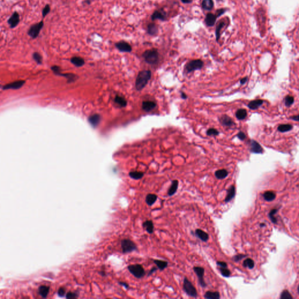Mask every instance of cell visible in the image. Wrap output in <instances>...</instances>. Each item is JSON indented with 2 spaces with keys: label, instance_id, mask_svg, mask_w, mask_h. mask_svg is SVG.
<instances>
[{
  "label": "cell",
  "instance_id": "1",
  "mask_svg": "<svg viewBox=\"0 0 299 299\" xmlns=\"http://www.w3.org/2000/svg\"><path fill=\"white\" fill-rule=\"evenodd\" d=\"M152 72L149 70H144L140 71L136 79V87L137 90H141L147 85L148 81L150 79Z\"/></svg>",
  "mask_w": 299,
  "mask_h": 299
},
{
  "label": "cell",
  "instance_id": "2",
  "mask_svg": "<svg viewBox=\"0 0 299 299\" xmlns=\"http://www.w3.org/2000/svg\"><path fill=\"white\" fill-rule=\"evenodd\" d=\"M227 11L225 8H221L218 9L216 11V14H213L212 13H208L204 19V22L206 25L209 27L213 26L216 22V20L217 18L221 16L223 14L225 13V12Z\"/></svg>",
  "mask_w": 299,
  "mask_h": 299
},
{
  "label": "cell",
  "instance_id": "3",
  "mask_svg": "<svg viewBox=\"0 0 299 299\" xmlns=\"http://www.w3.org/2000/svg\"><path fill=\"white\" fill-rule=\"evenodd\" d=\"M143 57L145 61L150 64H156L159 60V55L156 49H150L146 50L143 54Z\"/></svg>",
  "mask_w": 299,
  "mask_h": 299
},
{
  "label": "cell",
  "instance_id": "4",
  "mask_svg": "<svg viewBox=\"0 0 299 299\" xmlns=\"http://www.w3.org/2000/svg\"><path fill=\"white\" fill-rule=\"evenodd\" d=\"M183 289L186 294L190 297L196 298L198 296L197 291L195 287L186 277H185L184 279Z\"/></svg>",
  "mask_w": 299,
  "mask_h": 299
},
{
  "label": "cell",
  "instance_id": "5",
  "mask_svg": "<svg viewBox=\"0 0 299 299\" xmlns=\"http://www.w3.org/2000/svg\"><path fill=\"white\" fill-rule=\"evenodd\" d=\"M127 269L132 275L138 279L142 278L145 275V272L143 266L140 264L129 265L127 266Z\"/></svg>",
  "mask_w": 299,
  "mask_h": 299
},
{
  "label": "cell",
  "instance_id": "6",
  "mask_svg": "<svg viewBox=\"0 0 299 299\" xmlns=\"http://www.w3.org/2000/svg\"><path fill=\"white\" fill-rule=\"evenodd\" d=\"M121 247L123 254H127L137 250V245L129 239H123L121 241Z\"/></svg>",
  "mask_w": 299,
  "mask_h": 299
},
{
  "label": "cell",
  "instance_id": "7",
  "mask_svg": "<svg viewBox=\"0 0 299 299\" xmlns=\"http://www.w3.org/2000/svg\"><path fill=\"white\" fill-rule=\"evenodd\" d=\"M43 26L44 22L43 21H41L40 22L32 25L28 31V35L33 39H36L39 36Z\"/></svg>",
  "mask_w": 299,
  "mask_h": 299
},
{
  "label": "cell",
  "instance_id": "8",
  "mask_svg": "<svg viewBox=\"0 0 299 299\" xmlns=\"http://www.w3.org/2000/svg\"><path fill=\"white\" fill-rule=\"evenodd\" d=\"M203 61L200 59L193 60L186 64L185 69L188 72H191L195 70H200L203 67Z\"/></svg>",
  "mask_w": 299,
  "mask_h": 299
},
{
  "label": "cell",
  "instance_id": "9",
  "mask_svg": "<svg viewBox=\"0 0 299 299\" xmlns=\"http://www.w3.org/2000/svg\"><path fill=\"white\" fill-rule=\"evenodd\" d=\"M193 270L197 276L200 286L202 287H205L206 286V283L204 282L203 278L204 275V269L200 266H195L193 268Z\"/></svg>",
  "mask_w": 299,
  "mask_h": 299
},
{
  "label": "cell",
  "instance_id": "10",
  "mask_svg": "<svg viewBox=\"0 0 299 299\" xmlns=\"http://www.w3.org/2000/svg\"><path fill=\"white\" fill-rule=\"evenodd\" d=\"M7 22L11 29L15 28L18 25V24L20 22L19 14L17 11H15L9 18Z\"/></svg>",
  "mask_w": 299,
  "mask_h": 299
},
{
  "label": "cell",
  "instance_id": "11",
  "mask_svg": "<svg viewBox=\"0 0 299 299\" xmlns=\"http://www.w3.org/2000/svg\"><path fill=\"white\" fill-rule=\"evenodd\" d=\"M115 46L116 48L122 52H130L132 50L131 45L125 41H120L116 43Z\"/></svg>",
  "mask_w": 299,
  "mask_h": 299
},
{
  "label": "cell",
  "instance_id": "12",
  "mask_svg": "<svg viewBox=\"0 0 299 299\" xmlns=\"http://www.w3.org/2000/svg\"><path fill=\"white\" fill-rule=\"evenodd\" d=\"M250 151L255 154H261L263 153V148L261 145L255 140H250Z\"/></svg>",
  "mask_w": 299,
  "mask_h": 299
},
{
  "label": "cell",
  "instance_id": "13",
  "mask_svg": "<svg viewBox=\"0 0 299 299\" xmlns=\"http://www.w3.org/2000/svg\"><path fill=\"white\" fill-rule=\"evenodd\" d=\"M25 83L24 80H19L8 84L3 87V90H18L21 88Z\"/></svg>",
  "mask_w": 299,
  "mask_h": 299
},
{
  "label": "cell",
  "instance_id": "14",
  "mask_svg": "<svg viewBox=\"0 0 299 299\" xmlns=\"http://www.w3.org/2000/svg\"><path fill=\"white\" fill-rule=\"evenodd\" d=\"M219 121L223 125L225 126H227V127H231V126L234 125V124H235L234 121L232 120V119L226 115H223L220 118Z\"/></svg>",
  "mask_w": 299,
  "mask_h": 299
},
{
  "label": "cell",
  "instance_id": "15",
  "mask_svg": "<svg viewBox=\"0 0 299 299\" xmlns=\"http://www.w3.org/2000/svg\"><path fill=\"white\" fill-rule=\"evenodd\" d=\"M143 227L150 234H152L154 232V223L152 220H146L143 223Z\"/></svg>",
  "mask_w": 299,
  "mask_h": 299
},
{
  "label": "cell",
  "instance_id": "16",
  "mask_svg": "<svg viewBox=\"0 0 299 299\" xmlns=\"http://www.w3.org/2000/svg\"><path fill=\"white\" fill-rule=\"evenodd\" d=\"M167 18L166 14L164 11H156L152 15V21L156 19H160L161 21H165Z\"/></svg>",
  "mask_w": 299,
  "mask_h": 299
},
{
  "label": "cell",
  "instance_id": "17",
  "mask_svg": "<svg viewBox=\"0 0 299 299\" xmlns=\"http://www.w3.org/2000/svg\"><path fill=\"white\" fill-rule=\"evenodd\" d=\"M195 235L203 242H207L209 239V236L208 234L199 229H197L195 230Z\"/></svg>",
  "mask_w": 299,
  "mask_h": 299
},
{
  "label": "cell",
  "instance_id": "18",
  "mask_svg": "<svg viewBox=\"0 0 299 299\" xmlns=\"http://www.w3.org/2000/svg\"><path fill=\"white\" fill-rule=\"evenodd\" d=\"M156 106V104L153 101H144L142 104V108L144 111L146 112H150L155 108Z\"/></svg>",
  "mask_w": 299,
  "mask_h": 299
},
{
  "label": "cell",
  "instance_id": "19",
  "mask_svg": "<svg viewBox=\"0 0 299 299\" xmlns=\"http://www.w3.org/2000/svg\"><path fill=\"white\" fill-rule=\"evenodd\" d=\"M235 195H236V188L234 185H232L227 190V196H226L225 199H224V202H225L226 203H228V202H230L235 197Z\"/></svg>",
  "mask_w": 299,
  "mask_h": 299
},
{
  "label": "cell",
  "instance_id": "20",
  "mask_svg": "<svg viewBox=\"0 0 299 299\" xmlns=\"http://www.w3.org/2000/svg\"><path fill=\"white\" fill-rule=\"evenodd\" d=\"M158 196L156 194L149 193L145 197V202L149 206L153 205L157 201Z\"/></svg>",
  "mask_w": 299,
  "mask_h": 299
},
{
  "label": "cell",
  "instance_id": "21",
  "mask_svg": "<svg viewBox=\"0 0 299 299\" xmlns=\"http://www.w3.org/2000/svg\"><path fill=\"white\" fill-rule=\"evenodd\" d=\"M225 25H226L225 21H224L223 20H221L220 22H219L218 24L216 26L215 35H216V39L217 42H218L219 40L220 36H221V31Z\"/></svg>",
  "mask_w": 299,
  "mask_h": 299
},
{
  "label": "cell",
  "instance_id": "22",
  "mask_svg": "<svg viewBox=\"0 0 299 299\" xmlns=\"http://www.w3.org/2000/svg\"><path fill=\"white\" fill-rule=\"evenodd\" d=\"M101 120V116L98 114H94L93 115H91L88 118V121L93 126V127H97Z\"/></svg>",
  "mask_w": 299,
  "mask_h": 299
},
{
  "label": "cell",
  "instance_id": "23",
  "mask_svg": "<svg viewBox=\"0 0 299 299\" xmlns=\"http://www.w3.org/2000/svg\"><path fill=\"white\" fill-rule=\"evenodd\" d=\"M263 103L264 101L262 99H255L250 102L248 104V107L251 109L255 110L259 108L263 104Z\"/></svg>",
  "mask_w": 299,
  "mask_h": 299
},
{
  "label": "cell",
  "instance_id": "24",
  "mask_svg": "<svg viewBox=\"0 0 299 299\" xmlns=\"http://www.w3.org/2000/svg\"><path fill=\"white\" fill-rule=\"evenodd\" d=\"M178 184L179 182L177 180H174L172 181L171 185L168 191V195L169 196H173L177 192L178 187Z\"/></svg>",
  "mask_w": 299,
  "mask_h": 299
},
{
  "label": "cell",
  "instance_id": "25",
  "mask_svg": "<svg viewBox=\"0 0 299 299\" xmlns=\"http://www.w3.org/2000/svg\"><path fill=\"white\" fill-rule=\"evenodd\" d=\"M214 7L213 0H203L202 2V8L206 11H211Z\"/></svg>",
  "mask_w": 299,
  "mask_h": 299
},
{
  "label": "cell",
  "instance_id": "26",
  "mask_svg": "<svg viewBox=\"0 0 299 299\" xmlns=\"http://www.w3.org/2000/svg\"><path fill=\"white\" fill-rule=\"evenodd\" d=\"M204 297L207 299H219L220 294L218 291H207L205 293Z\"/></svg>",
  "mask_w": 299,
  "mask_h": 299
},
{
  "label": "cell",
  "instance_id": "27",
  "mask_svg": "<svg viewBox=\"0 0 299 299\" xmlns=\"http://www.w3.org/2000/svg\"><path fill=\"white\" fill-rule=\"evenodd\" d=\"M153 262L156 264L157 268L161 271L164 270L165 268H167L168 264V262L167 261L159 259H153Z\"/></svg>",
  "mask_w": 299,
  "mask_h": 299
},
{
  "label": "cell",
  "instance_id": "28",
  "mask_svg": "<svg viewBox=\"0 0 299 299\" xmlns=\"http://www.w3.org/2000/svg\"><path fill=\"white\" fill-rule=\"evenodd\" d=\"M158 32V28L156 24L151 23L147 26V33L150 35H155Z\"/></svg>",
  "mask_w": 299,
  "mask_h": 299
},
{
  "label": "cell",
  "instance_id": "29",
  "mask_svg": "<svg viewBox=\"0 0 299 299\" xmlns=\"http://www.w3.org/2000/svg\"><path fill=\"white\" fill-rule=\"evenodd\" d=\"M229 172L225 169H222L217 170L215 172V177L218 179H223L228 176Z\"/></svg>",
  "mask_w": 299,
  "mask_h": 299
},
{
  "label": "cell",
  "instance_id": "30",
  "mask_svg": "<svg viewBox=\"0 0 299 299\" xmlns=\"http://www.w3.org/2000/svg\"><path fill=\"white\" fill-rule=\"evenodd\" d=\"M71 62L77 67H81L84 63V60L80 57H73L71 58Z\"/></svg>",
  "mask_w": 299,
  "mask_h": 299
},
{
  "label": "cell",
  "instance_id": "31",
  "mask_svg": "<svg viewBox=\"0 0 299 299\" xmlns=\"http://www.w3.org/2000/svg\"><path fill=\"white\" fill-rule=\"evenodd\" d=\"M264 199L267 202H272L276 198V193L273 191H266L263 195Z\"/></svg>",
  "mask_w": 299,
  "mask_h": 299
},
{
  "label": "cell",
  "instance_id": "32",
  "mask_svg": "<svg viewBox=\"0 0 299 299\" xmlns=\"http://www.w3.org/2000/svg\"><path fill=\"white\" fill-rule=\"evenodd\" d=\"M247 116V112L244 109H240L236 113V116L239 120H243Z\"/></svg>",
  "mask_w": 299,
  "mask_h": 299
},
{
  "label": "cell",
  "instance_id": "33",
  "mask_svg": "<svg viewBox=\"0 0 299 299\" xmlns=\"http://www.w3.org/2000/svg\"><path fill=\"white\" fill-rule=\"evenodd\" d=\"M293 129V126L290 124H283L278 126L277 130L280 132L284 133L291 130Z\"/></svg>",
  "mask_w": 299,
  "mask_h": 299
},
{
  "label": "cell",
  "instance_id": "34",
  "mask_svg": "<svg viewBox=\"0 0 299 299\" xmlns=\"http://www.w3.org/2000/svg\"><path fill=\"white\" fill-rule=\"evenodd\" d=\"M129 176L131 178L133 179L138 180L143 178V177L144 176V173L138 171H132L129 173Z\"/></svg>",
  "mask_w": 299,
  "mask_h": 299
},
{
  "label": "cell",
  "instance_id": "35",
  "mask_svg": "<svg viewBox=\"0 0 299 299\" xmlns=\"http://www.w3.org/2000/svg\"><path fill=\"white\" fill-rule=\"evenodd\" d=\"M243 266L245 268H248L250 269H252L254 268L255 263L252 259L247 258L244 261L243 263Z\"/></svg>",
  "mask_w": 299,
  "mask_h": 299
},
{
  "label": "cell",
  "instance_id": "36",
  "mask_svg": "<svg viewBox=\"0 0 299 299\" xmlns=\"http://www.w3.org/2000/svg\"><path fill=\"white\" fill-rule=\"evenodd\" d=\"M277 212V209H272L270 211V212L269 213V214H268V216H269V217L270 218V220L273 224H277V220L276 217L275 216Z\"/></svg>",
  "mask_w": 299,
  "mask_h": 299
},
{
  "label": "cell",
  "instance_id": "37",
  "mask_svg": "<svg viewBox=\"0 0 299 299\" xmlns=\"http://www.w3.org/2000/svg\"><path fill=\"white\" fill-rule=\"evenodd\" d=\"M115 101L116 103H117L118 105H119L122 107L126 106V105H127V102H126V99L123 97H120V96H116L115 97Z\"/></svg>",
  "mask_w": 299,
  "mask_h": 299
},
{
  "label": "cell",
  "instance_id": "38",
  "mask_svg": "<svg viewBox=\"0 0 299 299\" xmlns=\"http://www.w3.org/2000/svg\"><path fill=\"white\" fill-rule=\"evenodd\" d=\"M49 292V287L42 286L39 288V293L43 297H46Z\"/></svg>",
  "mask_w": 299,
  "mask_h": 299
},
{
  "label": "cell",
  "instance_id": "39",
  "mask_svg": "<svg viewBox=\"0 0 299 299\" xmlns=\"http://www.w3.org/2000/svg\"><path fill=\"white\" fill-rule=\"evenodd\" d=\"M32 57L38 64H41L42 63V57L38 52H34L32 54Z\"/></svg>",
  "mask_w": 299,
  "mask_h": 299
},
{
  "label": "cell",
  "instance_id": "40",
  "mask_svg": "<svg viewBox=\"0 0 299 299\" xmlns=\"http://www.w3.org/2000/svg\"><path fill=\"white\" fill-rule=\"evenodd\" d=\"M280 299H293V297L287 290H284L280 294Z\"/></svg>",
  "mask_w": 299,
  "mask_h": 299
},
{
  "label": "cell",
  "instance_id": "41",
  "mask_svg": "<svg viewBox=\"0 0 299 299\" xmlns=\"http://www.w3.org/2000/svg\"><path fill=\"white\" fill-rule=\"evenodd\" d=\"M220 272L223 276L226 277H229L231 275V272L227 268H220Z\"/></svg>",
  "mask_w": 299,
  "mask_h": 299
},
{
  "label": "cell",
  "instance_id": "42",
  "mask_svg": "<svg viewBox=\"0 0 299 299\" xmlns=\"http://www.w3.org/2000/svg\"><path fill=\"white\" fill-rule=\"evenodd\" d=\"M294 103V98L291 96L287 95L284 98V104L286 106H290Z\"/></svg>",
  "mask_w": 299,
  "mask_h": 299
},
{
  "label": "cell",
  "instance_id": "43",
  "mask_svg": "<svg viewBox=\"0 0 299 299\" xmlns=\"http://www.w3.org/2000/svg\"><path fill=\"white\" fill-rule=\"evenodd\" d=\"M79 297V294L77 293L76 292H72L69 291L65 294V297L67 299H74V298H77Z\"/></svg>",
  "mask_w": 299,
  "mask_h": 299
},
{
  "label": "cell",
  "instance_id": "44",
  "mask_svg": "<svg viewBox=\"0 0 299 299\" xmlns=\"http://www.w3.org/2000/svg\"><path fill=\"white\" fill-rule=\"evenodd\" d=\"M207 136H217L219 134V131L214 128H210L207 131Z\"/></svg>",
  "mask_w": 299,
  "mask_h": 299
},
{
  "label": "cell",
  "instance_id": "45",
  "mask_svg": "<svg viewBox=\"0 0 299 299\" xmlns=\"http://www.w3.org/2000/svg\"><path fill=\"white\" fill-rule=\"evenodd\" d=\"M50 11V6L49 4H46L42 10V17L45 18Z\"/></svg>",
  "mask_w": 299,
  "mask_h": 299
},
{
  "label": "cell",
  "instance_id": "46",
  "mask_svg": "<svg viewBox=\"0 0 299 299\" xmlns=\"http://www.w3.org/2000/svg\"><path fill=\"white\" fill-rule=\"evenodd\" d=\"M247 255H244V254H238V255H236L235 256L233 257V260L236 262H237L240 261H241L242 259H243L244 258L246 257Z\"/></svg>",
  "mask_w": 299,
  "mask_h": 299
},
{
  "label": "cell",
  "instance_id": "47",
  "mask_svg": "<svg viewBox=\"0 0 299 299\" xmlns=\"http://www.w3.org/2000/svg\"><path fill=\"white\" fill-rule=\"evenodd\" d=\"M52 71L57 75H60V68L57 65H54L51 67Z\"/></svg>",
  "mask_w": 299,
  "mask_h": 299
},
{
  "label": "cell",
  "instance_id": "48",
  "mask_svg": "<svg viewBox=\"0 0 299 299\" xmlns=\"http://www.w3.org/2000/svg\"><path fill=\"white\" fill-rule=\"evenodd\" d=\"M57 294L60 297H64L65 295V289L64 287H60L58 290Z\"/></svg>",
  "mask_w": 299,
  "mask_h": 299
},
{
  "label": "cell",
  "instance_id": "49",
  "mask_svg": "<svg viewBox=\"0 0 299 299\" xmlns=\"http://www.w3.org/2000/svg\"><path fill=\"white\" fill-rule=\"evenodd\" d=\"M237 137H239V138L241 140H244L246 138V135L245 134V133L243 131H240L239 132V133L237 134Z\"/></svg>",
  "mask_w": 299,
  "mask_h": 299
},
{
  "label": "cell",
  "instance_id": "50",
  "mask_svg": "<svg viewBox=\"0 0 299 299\" xmlns=\"http://www.w3.org/2000/svg\"><path fill=\"white\" fill-rule=\"evenodd\" d=\"M217 265L220 268H227V263L223 261H217Z\"/></svg>",
  "mask_w": 299,
  "mask_h": 299
},
{
  "label": "cell",
  "instance_id": "51",
  "mask_svg": "<svg viewBox=\"0 0 299 299\" xmlns=\"http://www.w3.org/2000/svg\"><path fill=\"white\" fill-rule=\"evenodd\" d=\"M157 269H158V268H157V267H153V268L150 269V270L149 271V272H148V276H150V275H152V274H153L156 271H157Z\"/></svg>",
  "mask_w": 299,
  "mask_h": 299
},
{
  "label": "cell",
  "instance_id": "52",
  "mask_svg": "<svg viewBox=\"0 0 299 299\" xmlns=\"http://www.w3.org/2000/svg\"><path fill=\"white\" fill-rule=\"evenodd\" d=\"M119 283L121 286H123L126 289H129V285L127 283H126V282H119Z\"/></svg>",
  "mask_w": 299,
  "mask_h": 299
},
{
  "label": "cell",
  "instance_id": "53",
  "mask_svg": "<svg viewBox=\"0 0 299 299\" xmlns=\"http://www.w3.org/2000/svg\"><path fill=\"white\" fill-rule=\"evenodd\" d=\"M247 80H248V78H247V77H245V78L242 79L240 80V83H241V84H242V85H243V84H244L247 82Z\"/></svg>",
  "mask_w": 299,
  "mask_h": 299
},
{
  "label": "cell",
  "instance_id": "54",
  "mask_svg": "<svg viewBox=\"0 0 299 299\" xmlns=\"http://www.w3.org/2000/svg\"><path fill=\"white\" fill-rule=\"evenodd\" d=\"M184 4H191L192 2V0H181Z\"/></svg>",
  "mask_w": 299,
  "mask_h": 299
},
{
  "label": "cell",
  "instance_id": "55",
  "mask_svg": "<svg viewBox=\"0 0 299 299\" xmlns=\"http://www.w3.org/2000/svg\"><path fill=\"white\" fill-rule=\"evenodd\" d=\"M292 120H294L295 121H298V119H299V118H298V115H296V116H292L290 118Z\"/></svg>",
  "mask_w": 299,
  "mask_h": 299
},
{
  "label": "cell",
  "instance_id": "56",
  "mask_svg": "<svg viewBox=\"0 0 299 299\" xmlns=\"http://www.w3.org/2000/svg\"><path fill=\"white\" fill-rule=\"evenodd\" d=\"M181 97L183 98V99H186L187 98V95L184 93V92H181Z\"/></svg>",
  "mask_w": 299,
  "mask_h": 299
},
{
  "label": "cell",
  "instance_id": "57",
  "mask_svg": "<svg viewBox=\"0 0 299 299\" xmlns=\"http://www.w3.org/2000/svg\"><path fill=\"white\" fill-rule=\"evenodd\" d=\"M217 1H222V0H217Z\"/></svg>",
  "mask_w": 299,
  "mask_h": 299
}]
</instances>
